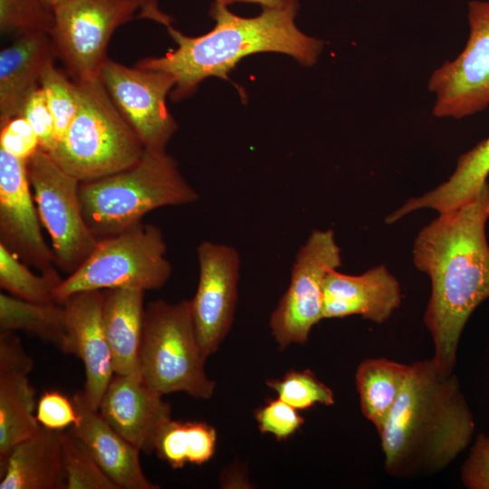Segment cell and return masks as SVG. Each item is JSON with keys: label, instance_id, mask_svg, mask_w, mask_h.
<instances>
[{"label": "cell", "instance_id": "1", "mask_svg": "<svg viewBox=\"0 0 489 489\" xmlns=\"http://www.w3.org/2000/svg\"><path fill=\"white\" fill-rule=\"evenodd\" d=\"M489 184L470 200L425 225L415 239V266L428 275L431 294L424 315L433 360L452 372L465 325L489 298Z\"/></svg>", "mask_w": 489, "mask_h": 489}, {"label": "cell", "instance_id": "2", "mask_svg": "<svg viewBox=\"0 0 489 489\" xmlns=\"http://www.w3.org/2000/svg\"><path fill=\"white\" fill-rule=\"evenodd\" d=\"M475 422L459 382L431 358L414 362L379 432L384 467L408 479L436 474L467 447Z\"/></svg>", "mask_w": 489, "mask_h": 489}, {"label": "cell", "instance_id": "3", "mask_svg": "<svg viewBox=\"0 0 489 489\" xmlns=\"http://www.w3.org/2000/svg\"><path fill=\"white\" fill-rule=\"evenodd\" d=\"M298 6L264 9L255 17H242L214 3V28L197 37L167 26L177 48L160 57L141 60L137 66L169 73L175 79L172 98L191 94L206 78L227 79L245 56L275 52L288 54L304 66L314 64L323 48L321 40L301 32L295 24Z\"/></svg>", "mask_w": 489, "mask_h": 489}, {"label": "cell", "instance_id": "4", "mask_svg": "<svg viewBox=\"0 0 489 489\" xmlns=\"http://www.w3.org/2000/svg\"><path fill=\"white\" fill-rule=\"evenodd\" d=\"M79 197L88 226L97 238L102 239L142 222L152 210L195 203L198 193L166 150L145 149L132 167L81 182Z\"/></svg>", "mask_w": 489, "mask_h": 489}, {"label": "cell", "instance_id": "5", "mask_svg": "<svg viewBox=\"0 0 489 489\" xmlns=\"http://www.w3.org/2000/svg\"><path fill=\"white\" fill-rule=\"evenodd\" d=\"M79 107L64 137L48 153L80 182L99 179L136 164L145 148L100 77L74 81Z\"/></svg>", "mask_w": 489, "mask_h": 489}, {"label": "cell", "instance_id": "6", "mask_svg": "<svg viewBox=\"0 0 489 489\" xmlns=\"http://www.w3.org/2000/svg\"><path fill=\"white\" fill-rule=\"evenodd\" d=\"M191 302L162 299L145 308L139 369L142 380L160 395L185 392L208 399L216 383L206 373Z\"/></svg>", "mask_w": 489, "mask_h": 489}, {"label": "cell", "instance_id": "7", "mask_svg": "<svg viewBox=\"0 0 489 489\" xmlns=\"http://www.w3.org/2000/svg\"><path fill=\"white\" fill-rule=\"evenodd\" d=\"M166 253L161 229L139 222L117 235L100 239L91 254L56 288L54 300L62 303L72 294L84 291L159 289L172 273Z\"/></svg>", "mask_w": 489, "mask_h": 489}, {"label": "cell", "instance_id": "8", "mask_svg": "<svg viewBox=\"0 0 489 489\" xmlns=\"http://www.w3.org/2000/svg\"><path fill=\"white\" fill-rule=\"evenodd\" d=\"M50 38L53 53L74 81L99 76L110 36L121 24L150 19L166 26L171 18L157 0H60L53 5Z\"/></svg>", "mask_w": 489, "mask_h": 489}, {"label": "cell", "instance_id": "9", "mask_svg": "<svg viewBox=\"0 0 489 489\" xmlns=\"http://www.w3.org/2000/svg\"><path fill=\"white\" fill-rule=\"evenodd\" d=\"M27 169L39 218L52 241L55 264L71 274L100 241L82 215L81 182L62 169L41 148L27 160Z\"/></svg>", "mask_w": 489, "mask_h": 489}, {"label": "cell", "instance_id": "10", "mask_svg": "<svg viewBox=\"0 0 489 489\" xmlns=\"http://www.w3.org/2000/svg\"><path fill=\"white\" fill-rule=\"evenodd\" d=\"M340 265L334 232L312 231L296 254L289 287L271 315L272 334L281 349L308 340L312 327L323 319L326 276Z\"/></svg>", "mask_w": 489, "mask_h": 489}, {"label": "cell", "instance_id": "11", "mask_svg": "<svg viewBox=\"0 0 489 489\" xmlns=\"http://www.w3.org/2000/svg\"><path fill=\"white\" fill-rule=\"evenodd\" d=\"M467 20L464 50L436 68L428 80L437 118L462 119L489 105V0L470 1Z\"/></svg>", "mask_w": 489, "mask_h": 489}, {"label": "cell", "instance_id": "12", "mask_svg": "<svg viewBox=\"0 0 489 489\" xmlns=\"http://www.w3.org/2000/svg\"><path fill=\"white\" fill-rule=\"evenodd\" d=\"M99 77L145 149L164 151L177 129L166 104L175 79L165 72L131 68L110 59Z\"/></svg>", "mask_w": 489, "mask_h": 489}, {"label": "cell", "instance_id": "13", "mask_svg": "<svg viewBox=\"0 0 489 489\" xmlns=\"http://www.w3.org/2000/svg\"><path fill=\"white\" fill-rule=\"evenodd\" d=\"M197 254L199 277L190 302L197 339L206 359L217 350L232 326L240 256L235 247L210 241L202 242Z\"/></svg>", "mask_w": 489, "mask_h": 489}, {"label": "cell", "instance_id": "14", "mask_svg": "<svg viewBox=\"0 0 489 489\" xmlns=\"http://www.w3.org/2000/svg\"><path fill=\"white\" fill-rule=\"evenodd\" d=\"M27 161L0 149V244L41 273L54 268L53 250L41 232Z\"/></svg>", "mask_w": 489, "mask_h": 489}, {"label": "cell", "instance_id": "15", "mask_svg": "<svg viewBox=\"0 0 489 489\" xmlns=\"http://www.w3.org/2000/svg\"><path fill=\"white\" fill-rule=\"evenodd\" d=\"M62 303L66 316L62 352L82 360L85 369L82 393L87 403L98 410L115 374L101 320L102 290L79 292Z\"/></svg>", "mask_w": 489, "mask_h": 489}, {"label": "cell", "instance_id": "16", "mask_svg": "<svg viewBox=\"0 0 489 489\" xmlns=\"http://www.w3.org/2000/svg\"><path fill=\"white\" fill-rule=\"evenodd\" d=\"M34 360L19 337L11 331L0 332V473L16 445L41 427L36 410L35 389L29 373Z\"/></svg>", "mask_w": 489, "mask_h": 489}, {"label": "cell", "instance_id": "17", "mask_svg": "<svg viewBox=\"0 0 489 489\" xmlns=\"http://www.w3.org/2000/svg\"><path fill=\"white\" fill-rule=\"evenodd\" d=\"M102 417L140 452L151 454L160 426L171 418V407L139 373L114 374L99 406Z\"/></svg>", "mask_w": 489, "mask_h": 489}, {"label": "cell", "instance_id": "18", "mask_svg": "<svg viewBox=\"0 0 489 489\" xmlns=\"http://www.w3.org/2000/svg\"><path fill=\"white\" fill-rule=\"evenodd\" d=\"M400 286L385 265L360 275L331 270L323 289V319L360 315L376 323L386 321L399 307Z\"/></svg>", "mask_w": 489, "mask_h": 489}, {"label": "cell", "instance_id": "19", "mask_svg": "<svg viewBox=\"0 0 489 489\" xmlns=\"http://www.w3.org/2000/svg\"><path fill=\"white\" fill-rule=\"evenodd\" d=\"M78 420L69 429L87 447L104 473L120 489H157L144 475L140 451L121 436L85 400L82 390L72 398Z\"/></svg>", "mask_w": 489, "mask_h": 489}, {"label": "cell", "instance_id": "20", "mask_svg": "<svg viewBox=\"0 0 489 489\" xmlns=\"http://www.w3.org/2000/svg\"><path fill=\"white\" fill-rule=\"evenodd\" d=\"M50 35L29 33L0 53V125L21 115L30 94L38 87L42 70L53 55Z\"/></svg>", "mask_w": 489, "mask_h": 489}, {"label": "cell", "instance_id": "21", "mask_svg": "<svg viewBox=\"0 0 489 489\" xmlns=\"http://www.w3.org/2000/svg\"><path fill=\"white\" fill-rule=\"evenodd\" d=\"M61 431L43 427L12 450L0 489H66Z\"/></svg>", "mask_w": 489, "mask_h": 489}, {"label": "cell", "instance_id": "22", "mask_svg": "<svg viewBox=\"0 0 489 489\" xmlns=\"http://www.w3.org/2000/svg\"><path fill=\"white\" fill-rule=\"evenodd\" d=\"M144 292L133 288L102 290L101 320L115 374H139Z\"/></svg>", "mask_w": 489, "mask_h": 489}, {"label": "cell", "instance_id": "23", "mask_svg": "<svg viewBox=\"0 0 489 489\" xmlns=\"http://www.w3.org/2000/svg\"><path fill=\"white\" fill-rule=\"evenodd\" d=\"M489 175V138L479 142L457 159L451 176L431 191L406 201L386 218L395 223L408 214L424 208L439 213L455 209L473 198L487 183Z\"/></svg>", "mask_w": 489, "mask_h": 489}, {"label": "cell", "instance_id": "24", "mask_svg": "<svg viewBox=\"0 0 489 489\" xmlns=\"http://www.w3.org/2000/svg\"><path fill=\"white\" fill-rule=\"evenodd\" d=\"M410 365L385 358L367 359L356 371V387L360 409L378 433L399 396L408 376Z\"/></svg>", "mask_w": 489, "mask_h": 489}, {"label": "cell", "instance_id": "25", "mask_svg": "<svg viewBox=\"0 0 489 489\" xmlns=\"http://www.w3.org/2000/svg\"><path fill=\"white\" fill-rule=\"evenodd\" d=\"M216 429L199 421H178L169 418L158 428L154 451L172 468L187 464L203 465L216 450Z\"/></svg>", "mask_w": 489, "mask_h": 489}, {"label": "cell", "instance_id": "26", "mask_svg": "<svg viewBox=\"0 0 489 489\" xmlns=\"http://www.w3.org/2000/svg\"><path fill=\"white\" fill-rule=\"evenodd\" d=\"M1 331H24L63 350L66 316L62 303H39L0 293Z\"/></svg>", "mask_w": 489, "mask_h": 489}, {"label": "cell", "instance_id": "27", "mask_svg": "<svg viewBox=\"0 0 489 489\" xmlns=\"http://www.w3.org/2000/svg\"><path fill=\"white\" fill-rule=\"evenodd\" d=\"M62 280L55 267L41 275L34 273L0 244V286L11 295L39 303L56 302L54 292Z\"/></svg>", "mask_w": 489, "mask_h": 489}, {"label": "cell", "instance_id": "28", "mask_svg": "<svg viewBox=\"0 0 489 489\" xmlns=\"http://www.w3.org/2000/svg\"><path fill=\"white\" fill-rule=\"evenodd\" d=\"M61 442L66 489H120L70 430L61 431Z\"/></svg>", "mask_w": 489, "mask_h": 489}, {"label": "cell", "instance_id": "29", "mask_svg": "<svg viewBox=\"0 0 489 489\" xmlns=\"http://www.w3.org/2000/svg\"><path fill=\"white\" fill-rule=\"evenodd\" d=\"M39 86L43 91L53 113L58 142L64 137L78 110L77 84L54 66L52 57L42 70Z\"/></svg>", "mask_w": 489, "mask_h": 489}, {"label": "cell", "instance_id": "30", "mask_svg": "<svg viewBox=\"0 0 489 489\" xmlns=\"http://www.w3.org/2000/svg\"><path fill=\"white\" fill-rule=\"evenodd\" d=\"M54 22L53 6L44 0H0L3 34L43 33L50 35Z\"/></svg>", "mask_w": 489, "mask_h": 489}, {"label": "cell", "instance_id": "31", "mask_svg": "<svg viewBox=\"0 0 489 489\" xmlns=\"http://www.w3.org/2000/svg\"><path fill=\"white\" fill-rule=\"evenodd\" d=\"M278 398L298 410L315 404H334L332 390L321 382L310 370H290L282 379L267 381Z\"/></svg>", "mask_w": 489, "mask_h": 489}, {"label": "cell", "instance_id": "32", "mask_svg": "<svg viewBox=\"0 0 489 489\" xmlns=\"http://www.w3.org/2000/svg\"><path fill=\"white\" fill-rule=\"evenodd\" d=\"M298 411L279 398L270 400L255 412L259 430L274 436L277 440L287 439L304 422Z\"/></svg>", "mask_w": 489, "mask_h": 489}, {"label": "cell", "instance_id": "33", "mask_svg": "<svg viewBox=\"0 0 489 489\" xmlns=\"http://www.w3.org/2000/svg\"><path fill=\"white\" fill-rule=\"evenodd\" d=\"M35 132L40 148L51 151L57 144L55 122L43 91L38 86L28 97L22 114Z\"/></svg>", "mask_w": 489, "mask_h": 489}, {"label": "cell", "instance_id": "34", "mask_svg": "<svg viewBox=\"0 0 489 489\" xmlns=\"http://www.w3.org/2000/svg\"><path fill=\"white\" fill-rule=\"evenodd\" d=\"M35 415L42 427L53 430H62L72 427L78 420L72 400L57 390H49L42 394Z\"/></svg>", "mask_w": 489, "mask_h": 489}, {"label": "cell", "instance_id": "35", "mask_svg": "<svg viewBox=\"0 0 489 489\" xmlns=\"http://www.w3.org/2000/svg\"><path fill=\"white\" fill-rule=\"evenodd\" d=\"M39 148L38 138L23 115L15 116L1 125L0 149L27 161Z\"/></svg>", "mask_w": 489, "mask_h": 489}, {"label": "cell", "instance_id": "36", "mask_svg": "<svg viewBox=\"0 0 489 489\" xmlns=\"http://www.w3.org/2000/svg\"><path fill=\"white\" fill-rule=\"evenodd\" d=\"M461 480L470 489H489V436L481 434L461 469Z\"/></svg>", "mask_w": 489, "mask_h": 489}, {"label": "cell", "instance_id": "37", "mask_svg": "<svg viewBox=\"0 0 489 489\" xmlns=\"http://www.w3.org/2000/svg\"><path fill=\"white\" fill-rule=\"evenodd\" d=\"M236 2L257 4L264 9H279L298 6L297 0H215V3L228 5Z\"/></svg>", "mask_w": 489, "mask_h": 489}, {"label": "cell", "instance_id": "38", "mask_svg": "<svg viewBox=\"0 0 489 489\" xmlns=\"http://www.w3.org/2000/svg\"><path fill=\"white\" fill-rule=\"evenodd\" d=\"M44 1H46L48 4L53 6L60 0H44Z\"/></svg>", "mask_w": 489, "mask_h": 489}]
</instances>
